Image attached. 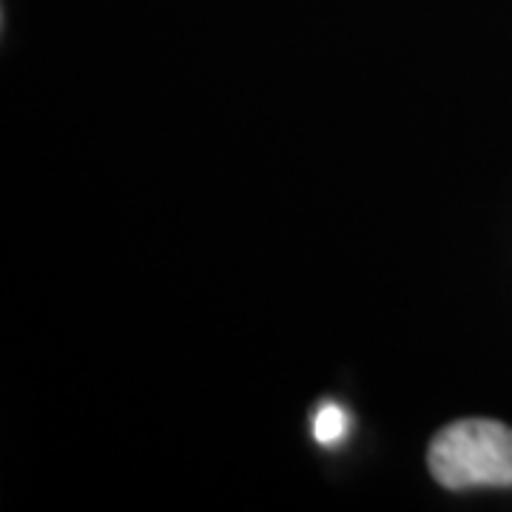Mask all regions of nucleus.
I'll list each match as a JSON object with an SVG mask.
<instances>
[{"label": "nucleus", "instance_id": "obj_1", "mask_svg": "<svg viewBox=\"0 0 512 512\" xmlns=\"http://www.w3.org/2000/svg\"><path fill=\"white\" fill-rule=\"evenodd\" d=\"M427 464L447 490L512 487V430L493 419L456 421L430 441Z\"/></svg>", "mask_w": 512, "mask_h": 512}, {"label": "nucleus", "instance_id": "obj_2", "mask_svg": "<svg viewBox=\"0 0 512 512\" xmlns=\"http://www.w3.org/2000/svg\"><path fill=\"white\" fill-rule=\"evenodd\" d=\"M348 427V413H345L339 404H325V407H319V413L313 416V439L319 441V444H325V447H330V444L345 439Z\"/></svg>", "mask_w": 512, "mask_h": 512}]
</instances>
